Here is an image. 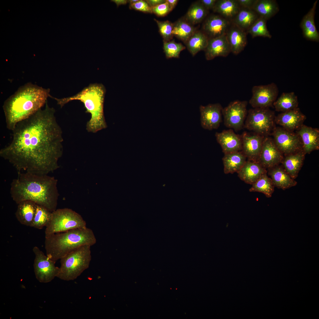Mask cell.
<instances>
[{
	"mask_svg": "<svg viewBox=\"0 0 319 319\" xmlns=\"http://www.w3.org/2000/svg\"><path fill=\"white\" fill-rule=\"evenodd\" d=\"M240 136L242 141L241 151L248 160L257 162L265 136L246 132H244Z\"/></svg>",
	"mask_w": 319,
	"mask_h": 319,
	"instance_id": "15",
	"label": "cell"
},
{
	"mask_svg": "<svg viewBox=\"0 0 319 319\" xmlns=\"http://www.w3.org/2000/svg\"><path fill=\"white\" fill-rule=\"evenodd\" d=\"M50 92L30 82L20 87L3 106L6 128L12 131L18 123L42 108L50 97Z\"/></svg>",
	"mask_w": 319,
	"mask_h": 319,
	"instance_id": "3",
	"label": "cell"
},
{
	"mask_svg": "<svg viewBox=\"0 0 319 319\" xmlns=\"http://www.w3.org/2000/svg\"><path fill=\"white\" fill-rule=\"evenodd\" d=\"M300 137L305 154L319 149V130L303 125L296 132Z\"/></svg>",
	"mask_w": 319,
	"mask_h": 319,
	"instance_id": "20",
	"label": "cell"
},
{
	"mask_svg": "<svg viewBox=\"0 0 319 319\" xmlns=\"http://www.w3.org/2000/svg\"><path fill=\"white\" fill-rule=\"evenodd\" d=\"M267 172L266 169L258 162L247 160L237 173L241 180L252 185Z\"/></svg>",
	"mask_w": 319,
	"mask_h": 319,
	"instance_id": "22",
	"label": "cell"
},
{
	"mask_svg": "<svg viewBox=\"0 0 319 319\" xmlns=\"http://www.w3.org/2000/svg\"><path fill=\"white\" fill-rule=\"evenodd\" d=\"M306 117L297 108L285 112H281L275 116V123L289 131H294L298 129L303 125Z\"/></svg>",
	"mask_w": 319,
	"mask_h": 319,
	"instance_id": "16",
	"label": "cell"
},
{
	"mask_svg": "<svg viewBox=\"0 0 319 319\" xmlns=\"http://www.w3.org/2000/svg\"><path fill=\"white\" fill-rule=\"evenodd\" d=\"M89 245L81 246L61 258L57 277L66 281L74 280L89 266L92 256Z\"/></svg>",
	"mask_w": 319,
	"mask_h": 319,
	"instance_id": "6",
	"label": "cell"
},
{
	"mask_svg": "<svg viewBox=\"0 0 319 319\" xmlns=\"http://www.w3.org/2000/svg\"><path fill=\"white\" fill-rule=\"evenodd\" d=\"M153 13L159 17H164L171 11L169 4L166 1L165 3L151 7Z\"/></svg>",
	"mask_w": 319,
	"mask_h": 319,
	"instance_id": "40",
	"label": "cell"
},
{
	"mask_svg": "<svg viewBox=\"0 0 319 319\" xmlns=\"http://www.w3.org/2000/svg\"><path fill=\"white\" fill-rule=\"evenodd\" d=\"M317 1V0L315 2L312 7L304 17L300 24L304 36L308 40L316 42L319 41V34L314 22Z\"/></svg>",
	"mask_w": 319,
	"mask_h": 319,
	"instance_id": "25",
	"label": "cell"
},
{
	"mask_svg": "<svg viewBox=\"0 0 319 319\" xmlns=\"http://www.w3.org/2000/svg\"><path fill=\"white\" fill-rule=\"evenodd\" d=\"M138 1V0H129L128 1L129 2L130 4L136 2Z\"/></svg>",
	"mask_w": 319,
	"mask_h": 319,
	"instance_id": "47",
	"label": "cell"
},
{
	"mask_svg": "<svg viewBox=\"0 0 319 319\" xmlns=\"http://www.w3.org/2000/svg\"><path fill=\"white\" fill-rule=\"evenodd\" d=\"M110 1L115 3L118 7L121 5L125 4L128 2L126 0H111Z\"/></svg>",
	"mask_w": 319,
	"mask_h": 319,
	"instance_id": "46",
	"label": "cell"
},
{
	"mask_svg": "<svg viewBox=\"0 0 319 319\" xmlns=\"http://www.w3.org/2000/svg\"><path fill=\"white\" fill-rule=\"evenodd\" d=\"M18 204L15 213L17 220L22 224L31 227L37 204L30 201H24Z\"/></svg>",
	"mask_w": 319,
	"mask_h": 319,
	"instance_id": "26",
	"label": "cell"
},
{
	"mask_svg": "<svg viewBox=\"0 0 319 319\" xmlns=\"http://www.w3.org/2000/svg\"><path fill=\"white\" fill-rule=\"evenodd\" d=\"M130 8L144 13H152L151 7L146 1L138 0L136 2L130 4Z\"/></svg>",
	"mask_w": 319,
	"mask_h": 319,
	"instance_id": "41",
	"label": "cell"
},
{
	"mask_svg": "<svg viewBox=\"0 0 319 319\" xmlns=\"http://www.w3.org/2000/svg\"><path fill=\"white\" fill-rule=\"evenodd\" d=\"M274 111L269 108H255L248 111L243 128L264 136L271 134L275 127Z\"/></svg>",
	"mask_w": 319,
	"mask_h": 319,
	"instance_id": "8",
	"label": "cell"
},
{
	"mask_svg": "<svg viewBox=\"0 0 319 319\" xmlns=\"http://www.w3.org/2000/svg\"><path fill=\"white\" fill-rule=\"evenodd\" d=\"M185 48L181 43H177L174 40L164 41L163 49L167 58H178L180 52Z\"/></svg>",
	"mask_w": 319,
	"mask_h": 319,
	"instance_id": "38",
	"label": "cell"
},
{
	"mask_svg": "<svg viewBox=\"0 0 319 319\" xmlns=\"http://www.w3.org/2000/svg\"><path fill=\"white\" fill-rule=\"evenodd\" d=\"M209 38L202 31H196L185 43L187 49L193 56L201 51H204Z\"/></svg>",
	"mask_w": 319,
	"mask_h": 319,
	"instance_id": "32",
	"label": "cell"
},
{
	"mask_svg": "<svg viewBox=\"0 0 319 319\" xmlns=\"http://www.w3.org/2000/svg\"><path fill=\"white\" fill-rule=\"evenodd\" d=\"M218 143L224 154L241 151L242 141L241 136L230 129L216 132L215 134Z\"/></svg>",
	"mask_w": 319,
	"mask_h": 319,
	"instance_id": "18",
	"label": "cell"
},
{
	"mask_svg": "<svg viewBox=\"0 0 319 319\" xmlns=\"http://www.w3.org/2000/svg\"><path fill=\"white\" fill-rule=\"evenodd\" d=\"M246 158L241 151L224 154L222 158L224 173L237 172L246 161Z\"/></svg>",
	"mask_w": 319,
	"mask_h": 319,
	"instance_id": "27",
	"label": "cell"
},
{
	"mask_svg": "<svg viewBox=\"0 0 319 319\" xmlns=\"http://www.w3.org/2000/svg\"><path fill=\"white\" fill-rule=\"evenodd\" d=\"M267 21L263 18L259 17L247 31V33H249L253 38L262 36L271 38L272 36L266 26Z\"/></svg>",
	"mask_w": 319,
	"mask_h": 319,
	"instance_id": "37",
	"label": "cell"
},
{
	"mask_svg": "<svg viewBox=\"0 0 319 319\" xmlns=\"http://www.w3.org/2000/svg\"><path fill=\"white\" fill-rule=\"evenodd\" d=\"M253 10L259 17L267 20L278 13L279 7L275 0H256Z\"/></svg>",
	"mask_w": 319,
	"mask_h": 319,
	"instance_id": "30",
	"label": "cell"
},
{
	"mask_svg": "<svg viewBox=\"0 0 319 319\" xmlns=\"http://www.w3.org/2000/svg\"><path fill=\"white\" fill-rule=\"evenodd\" d=\"M249 189L250 192H258L263 193L268 198L271 197L274 191V186L271 178L267 173L263 174L253 183Z\"/></svg>",
	"mask_w": 319,
	"mask_h": 319,
	"instance_id": "34",
	"label": "cell"
},
{
	"mask_svg": "<svg viewBox=\"0 0 319 319\" xmlns=\"http://www.w3.org/2000/svg\"><path fill=\"white\" fill-rule=\"evenodd\" d=\"M252 96L249 103L253 108H269L273 106L277 98L279 89L274 82L254 86L252 89Z\"/></svg>",
	"mask_w": 319,
	"mask_h": 319,
	"instance_id": "12",
	"label": "cell"
},
{
	"mask_svg": "<svg viewBox=\"0 0 319 319\" xmlns=\"http://www.w3.org/2000/svg\"><path fill=\"white\" fill-rule=\"evenodd\" d=\"M204 51L206 58L207 60H211L218 56H227L231 52V50L225 34L209 39Z\"/></svg>",
	"mask_w": 319,
	"mask_h": 319,
	"instance_id": "19",
	"label": "cell"
},
{
	"mask_svg": "<svg viewBox=\"0 0 319 319\" xmlns=\"http://www.w3.org/2000/svg\"><path fill=\"white\" fill-rule=\"evenodd\" d=\"M35 255L33 268L35 277L40 282L46 283L57 277L59 267L55 265L56 262L50 259L37 246L32 249Z\"/></svg>",
	"mask_w": 319,
	"mask_h": 319,
	"instance_id": "9",
	"label": "cell"
},
{
	"mask_svg": "<svg viewBox=\"0 0 319 319\" xmlns=\"http://www.w3.org/2000/svg\"><path fill=\"white\" fill-rule=\"evenodd\" d=\"M268 170V174L275 187L285 190L297 185V182L290 177L283 167L277 165Z\"/></svg>",
	"mask_w": 319,
	"mask_h": 319,
	"instance_id": "24",
	"label": "cell"
},
{
	"mask_svg": "<svg viewBox=\"0 0 319 319\" xmlns=\"http://www.w3.org/2000/svg\"><path fill=\"white\" fill-rule=\"evenodd\" d=\"M208 12V10L199 1L192 4L184 18L193 25L201 22L206 16Z\"/></svg>",
	"mask_w": 319,
	"mask_h": 319,
	"instance_id": "35",
	"label": "cell"
},
{
	"mask_svg": "<svg viewBox=\"0 0 319 319\" xmlns=\"http://www.w3.org/2000/svg\"><path fill=\"white\" fill-rule=\"evenodd\" d=\"M87 227L82 216L67 208L59 209L52 212L50 222L46 227L45 236L70 230Z\"/></svg>",
	"mask_w": 319,
	"mask_h": 319,
	"instance_id": "7",
	"label": "cell"
},
{
	"mask_svg": "<svg viewBox=\"0 0 319 319\" xmlns=\"http://www.w3.org/2000/svg\"><path fill=\"white\" fill-rule=\"evenodd\" d=\"M240 7L237 0H217L213 11L232 22Z\"/></svg>",
	"mask_w": 319,
	"mask_h": 319,
	"instance_id": "28",
	"label": "cell"
},
{
	"mask_svg": "<svg viewBox=\"0 0 319 319\" xmlns=\"http://www.w3.org/2000/svg\"><path fill=\"white\" fill-rule=\"evenodd\" d=\"M55 112L47 101L44 109L18 123L12 131L11 141L1 149L0 156L17 172L48 175L59 167L63 139Z\"/></svg>",
	"mask_w": 319,
	"mask_h": 319,
	"instance_id": "1",
	"label": "cell"
},
{
	"mask_svg": "<svg viewBox=\"0 0 319 319\" xmlns=\"http://www.w3.org/2000/svg\"><path fill=\"white\" fill-rule=\"evenodd\" d=\"M271 134L279 150L285 155L302 149L301 139L296 133L281 127H275Z\"/></svg>",
	"mask_w": 319,
	"mask_h": 319,
	"instance_id": "11",
	"label": "cell"
},
{
	"mask_svg": "<svg viewBox=\"0 0 319 319\" xmlns=\"http://www.w3.org/2000/svg\"><path fill=\"white\" fill-rule=\"evenodd\" d=\"M283 155L273 138L268 136H265L257 162L266 169H269L281 163L283 158Z\"/></svg>",
	"mask_w": 319,
	"mask_h": 319,
	"instance_id": "13",
	"label": "cell"
},
{
	"mask_svg": "<svg viewBox=\"0 0 319 319\" xmlns=\"http://www.w3.org/2000/svg\"><path fill=\"white\" fill-rule=\"evenodd\" d=\"M106 89L102 84H90L72 96L61 99L53 97L61 108L69 102L78 100L84 104L86 112L91 117L87 122L88 132L96 133L107 127L104 113V104Z\"/></svg>",
	"mask_w": 319,
	"mask_h": 319,
	"instance_id": "4",
	"label": "cell"
},
{
	"mask_svg": "<svg viewBox=\"0 0 319 319\" xmlns=\"http://www.w3.org/2000/svg\"><path fill=\"white\" fill-rule=\"evenodd\" d=\"M166 1L169 4L171 11L174 8L178 1L177 0H166Z\"/></svg>",
	"mask_w": 319,
	"mask_h": 319,
	"instance_id": "45",
	"label": "cell"
},
{
	"mask_svg": "<svg viewBox=\"0 0 319 319\" xmlns=\"http://www.w3.org/2000/svg\"><path fill=\"white\" fill-rule=\"evenodd\" d=\"M146 1L151 7H154L166 2L165 0H148Z\"/></svg>",
	"mask_w": 319,
	"mask_h": 319,
	"instance_id": "44",
	"label": "cell"
},
{
	"mask_svg": "<svg viewBox=\"0 0 319 319\" xmlns=\"http://www.w3.org/2000/svg\"><path fill=\"white\" fill-rule=\"evenodd\" d=\"M297 96L294 92H283L274 102L276 111L283 112L298 107Z\"/></svg>",
	"mask_w": 319,
	"mask_h": 319,
	"instance_id": "31",
	"label": "cell"
},
{
	"mask_svg": "<svg viewBox=\"0 0 319 319\" xmlns=\"http://www.w3.org/2000/svg\"><path fill=\"white\" fill-rule=\"evenodd\" d=\"M231 22L219 15L212 14L205 20L203 25V32L208 38L223 35Z\"/></svg>",
	"mask_w": 319,
	"mask_h": 319,
	"instance_id": "17",
	"label": "cell"
},
{
	"mask_svg": "<svg viewBox=\"0 0 319 319\" xmlns=\"http://www.w3.org/2000/svg\"><path fill=\"white\" fill-rule=\"evenodd\" d=\"M158 25L159 32L163 39V41H168L172 39L173 23L168 20L162 21L154 19Z\"/></svg>",
	"mask_w": 319,
	"mask_h": 319,
	"instance_id": "39",
	"label": "cell"
},
{
	"mask_svg": "<svg viewBox=\"0 0 319 319\" xmlns=\"http://www.w3.org/2000/svg\"><path fill=\"white\" fill-rule=\"evenodd\" d=\"M256 0H237L240 7L253 9Z\"/></svg>",
	"mask_w": 319,
	"mask_h": 319,
	"instance_id": "42",
	"label": "cell"
},
{
	"mask_svg": "<svg viewBox=\"0 0 319 319\" xmlns=\"http://www.w3.org/2000/svg\"><path fill=\"white\" fill-rule=\"evenodd\" d=\"M259 17L253 10L240 7L231 22L247 32Z\"/></svg>",
	"mask_w": 319,
	"mask_h": 319,
	"instance_id": "29",
	"label": "cell"
},
{
	"mask_svg": "<svg viewBox=\"0 0 319 319\" xmlns=\"http://www.w3.org/2000/svg\"><path fill=\"white\" fill-rule=\"evenodd\" d=\"M247 32L231 22L226 36L230 45L231 52L237 55L242 52L247 43Z\"/></svg>",
	"mask_w": 319,
	"mask_h": 319,
	"instance_id": "21",
	"label": "cell"
},
{
	"mask_svg": "<svg viewBox=\"0 0 319 319\" xmlns=\"http://www.w3.org/2000/svg\"><path fill=\"white\" fill-rule=\"evenodd\" d=\"M57 183V179L48 175L18 172L10 184L11 196L17 204L30 201L52 212L56 209L59 196Z\"/></svg>",
	"mask_w": 319,
	"mask_h": 319,
	"instance_id": "2",
	"label": "cell"
},
{
	"mask_svg": "<svg viewBox=\"0 0 319 319\" xmlns=\"http://www.w3.org/2000/svg\"><path fill=\"white\" fill-rule=\"evenodd\" d=\"M96 242L93 231L86 227L45 236V247L47 256L56 262L81 246Z\"/></svg>",
	"mask_w": 319,
	"mask_h": 319,
	"instance_id": "5",
	"label": "cell"
},
{
	"mask_svg": "<svg viewBox=\"0 0 319 319\" xmlns=\"http://www.w3.org/2000/svg\"><path fill=\"white\" fill-rule=\"evenodd\" d=\"M305 154L301 150L286 155L281 162L285 171L293 179L297 178L302 165Z\"/></svg>",
	"mask_w": 319,
	"mask_h": 319,
	"instance_id": "23",
	"label": "cell"
},
{
	"mask_svg": "<svg viewBox=\"0 0 319 319\" xmlns=\"http://www.w3.org/2000/svg\"><path fill=\"white\" fill-rule=\"evenodd\" d=\"M52 212L45 207L37 205L31 227L38 229L46 227L50 222Z\"/></svg>",
	"mask_w": 319,
	"mask_h": 319,
	"instance_id": "36",
	"label": "cell"
},
{
	"mask_svg": "<svg viewBox=\"0 0 319 319\" xmlns=\"http://www.w3.org/2000/svg\"><path fill=\"white\" fill-rule=\"evenodd\" d=\"M196 31L193 25L185 18L180 19L173 23L172 34L185 43Z\"/></svg>",
	"mask_w": 319,
	"mask_h": 319,
	"instance_id": "33",
	"label": "cell"
},
{
	"mask_svg": "<svg viewBox=\"0 0 319 319\" xmlns=\"http://www.w3.org/2000/svg\"><path fill=\"white\" fill-rule=\"evenodd\" d=\"M217 0H201L200 2L207 10L213 9Z\"/></svg>",
	"mask_w": 319,
	"mask_h": 319,
	"instance_id": "43",
	"label": "cell"
},
{
	"mask_svg": "<svg viewBox=\"0 0 319 319\" xmlns=\"http://www.w3.org/2000/svg\"><path fill=\"white\" fill-rule=\"evenodd\" d=\"M223 108L219 103L201 105L199 109L202 127L209 130L217 129L222 121Z\"/></svg>",
	"mask_w": 319,
	"mask_h": 319,
	"instance_id": "14",
	"label": "cell"
},
{
	"mask_svg": "<svg viewBox=\"0 0 319 319\" xmlns=\"http://www.w3.org/2000/svg\"><path fill=\"white\" fill-rule=\"evenodd\" d=\"M248 103L246 101L236 100L231 102L223 108L222 115L226 127L236 131L243 128L248 113Z\"/></svg>",
	"mask_w": 319,
	"mask_h": 319,
	"instance_id": "10",
	"label": "cell"
}]
</instances>
